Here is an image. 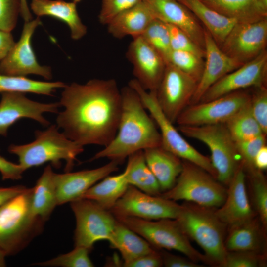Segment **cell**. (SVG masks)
Here are the masks:
<instances>
[{"label":"cell","mask_w":267,"mask_h":267,"mask_svg":"<svg viewBox=\"0 0 267 267\" xmlns=\"http://www.w3.org/2000/svg\"><path fill=\"white\" fill-rule=\"evenodd\" d=\"M253 192V200L262 226L266 231L267 227V185L261 170L247 171Z\"/></svg>","instance_id":"36"},{"label":"cell","mask_w":267,"mask_h":267,"mask_svg":"<svg viewBox=\"0 0 267 267\" xmlns=\"http://www.w3.org/2000/svg\"><path fill=\"white\" fill-rule=\"evenodd\" d=\"M82 0H73V1L74 2L76 3H77L79 2H80Z\"/></svg>","instance_id":"53"},{"label":"cell","mask_w":267,"mask_h":267,"mask_svg":"<svg viewBox=\"0 0 267 267\" xmlns=\"http://www.w3.org/2000/svg\"><path fill=\"white\" fill-rule=\"evenodd\" d=\"M126 56L133 67L135 79L149 91H156L163 75L166 62L141 36L133 38Z\"/></svg>","instance_id":"18"},{"label":"cell","mask_w":267,"mask_h":267,"mask_svg":"<svg viewBox=\"0 0 267 267\" xmlns=\"http://www.w3.org/2000/svg\"><path fill=\"white\" fill-rule=\"evenodd\" d=\"M251 95L241 90L186 107L178 116V126L225 124L247 104Z\"/></svg>","instance_id":"13"},{"label":"cell","mask_w":267,"mask_h":267,"mask_svg":"<svg viewBox=\"0 0 267 267\" xmlns=\"http://www.w3.org/2000/svg\"><path fill=\"white\" fill-rule=\"evenodd\" d=\"M220 14L247 23L267 19V4L262 0H200Z\"/></svg>","instance_id":"26"},{"label":"cell","mask_w":267,"mask_h":267,"mask_svg":"<svg viewBox=\"0 0 267 267\" xmlns=\"http://www.w3.org/2000/svg\"><path fill=\"white\" fill-rule=\"evenodd\" d=\"M77 3L63 0H32L30 7L37 16H49L66 23L70 28L71 38L78 40L87 32L77 11Z\"/></svg>","instance_id":"23"},{"label":"cell","mask_w":267,"mask_h":267,"mask_svg":"<svg viewBox=\"0 0 267 267\" xmlns=\"http://www.w3.org/2000/svg\"><path fill=\"white\" fill-rule=\"evenodd\" d=\"M245 168L240 161L230 180L223 203L215 210L218 218L228 228L252 220L254 217L245 184Z\"/></svg>","instance_id":"19"},{"label":"cell","mask_w":267,"mask_h":267,"mask_svg":"<svg viewBox=\"0 0 267 267\" xmlns=\"http://www.w3.org/2000/svg\"><path fill=\"white\" fill-rule=\"evenodd\" d=\"M60 106L59 102L44 103L28 98L25 93L9 92L1 93L0 102V135L6 136L10 127L23 118L34 120L44 126L50 122L43 114L56 113Z\"/></svg>","instance_id":"17"},{"label":"cell","mask_w":267,"mask_h":267,"mask_svg":"<svg viewBox=\"0 0 267 267\" xmlns=\"http://www.w3.org/2000/svg\"><path fill=\"white\" fill-rule=\"evenodd\" d=\"M181 207L174 201L148 194L129 185L109 211L115 217H133L147 220L176 219Z\"/></svg>","instance_id":"11"},{"label":"cell","mask_w":267,"mask_h":267,"mask_svg":"<svg viewBox=\"0 0 267 267\" xmlns=\"http://www.w3.org/2000/svg\"><path fill=\"white\" fill-rule=\"evenodd\" d=\"M168 63L187 74L197 83L201 78L204 65L203 57L180 50H172L168 58Z\"/></svg>","instance_id":"37"},{"label":"cell","mask_w":267,"mask_h":267,"mask_svg":"<svg viewBox=\"0 0 267 267\" xmlns=\"http://www.w3.org/2000/svg\"><path fill=\"white\" fill-rule=\"evenodd\" d=\"M267 41V19L236 23L220 47L226 55L244 64L266 50Z\"/></svg>","instance_id":"15"},{"label":"cell","mask_w":267,"mask_h":267,"mask_svg":"<svg viewBox=\"0 0 267 267\" xmlns=\"http://www.w3.org/2000/svg\"><path fill=\"white\" fill-rule=\"evenodd\" d=\"M251 95L250 105L252 113L263 133L267 134V89L265 86L256 88Z\"/></svg>","instance_id":"42"},{"label":"cell","mask_w":267,"mask_h":267,"mask_svg":"<svg viewBox=\"0 0 267 267\" xmlns=\"http://www.w3.org/2000/svg\"><path fill=\"white\" fill-rule=\"evenodd\" d=\"M32 188L0 207V249L6 255L22 249L42 228L44 222L32 213Z\"/></svg>","instance_id":"5"},{"label":"cell","mask_w":267,"mask_h":267,"mask_svg":"<svg viewBox=\"0 0 267 267\" xmlns=\"http://www.w3.org/2000/svg\"><path fill=\"white\" fill-rule=\"evenodd\" d=\"M129 185L124 170L118 175H108L104 178L87 190L80 198L93 201L110 210L124 194Z\"/></svg>","instance_id":"31"},{"label":"cell","mask_w":267,"mask_h":267,"mask_svg":"<svg viewBox=\"0 0 267 267\" xmlns=\"http://www.w3.org/2000/svg\"><path fill=\"white\" fill-rule=\"evenodd\" d=\"M267 75V52L265 50L214 84L199 102L209 101L247 88L265 86Z\"/></svg>","instance_id":"16"},{"label":"cell","mask_w":267,"mask_h":267,"mask_svg":"<svg viewBox=\"0 0 267 267\" xmlns=\"http://www.w3.org/2000/svg\"><path fill=\"white\" fill-rule=\"evenodd\" d=\"M121 265L124 267H160L163 262L160 253L155 250Z\"/></svg>","instance_id":"45"},{"label":"cell","mask_w":267,"mask_h":267,"mask_svg":"<svg viewBox=\"0 0 267 267\" xmlns=\"http://www.w3.org/2000/svg\"><path fill=\"white\" fill-rule=\"evenodd\" d=\"M225 125L235 142L249 139L262 134H265L252 113L250 101Z\"/></svg>","instance_id":"34"},{"label":"cell","mask_w":267,"mask_h":267,"mask_svg":"<svg viewBox=\"0 0 267 267\" xmlns=\"http://www.w3.org/2000/svg\"><path fill=\"white\" fill-rule=\"evenodd\" d=\"M41 24L39 17L25 22L19 41L15 42L7 56L0 61V74L22 77L35 74L47 80L52 78L51 68L38 63L32 46V36Z\"/></svg>","instance_id":"14"},{"label":"cell","mask_w":267,"mask_h":267,"mask_svg":"<svg viewBox=\"0 0 267 267\" xmlns=\"http://www.w3.org/2000/svg\"><path fill=\"white\" fill-rule=\"evenodd\" d=\"M142 0H102L98 16L100 23L107 25L113 18Z\"/></svg>","instance_id":"43"},{"label":"cell","mask_w":267,"mask_h":267,"mask_svg":"<svg viewBox=\"0 0 267 267\" xmlns=\"http://www.w3.org/2000/svg\"><path fill=\"white\" fill-rule=\"evenodd\" d=\"M155 18L146 3L142 0L113 18L107 25L108 31L117 39L128 36L133 38L140 36Z\"/></svg>","instance_id":"25"},{"label":"cell","mask_w":267,"mask_h":267,"mask_svg":"<svg viewBox=\"0 0 267 267\" xmlns=\"http://www.w3.org/2000/svg\"><path fill=\"white\" fill-rule=\"evenodd\" d=\"M204 52L206 59L203 70L189 105L198 103L214 84L243 65L226 55L206 30L204 31Z\"/></svg>","instance_id":"21"},{"label":"cell","mask_w":267,"mask_h":267,"mask_svg":"<svg viewBox=\"0 0 267 267\" xmlns=\"http://www.w3.org/2000/svg\"><path fill=\"white\" fill-rule=\"evenodd\" d=\"M128 85L137 92L144 106L158 127L161 146L180 159L200 167L216 178L217 173L210 158L190 145L166 117L159 106L156 91L145 90L134 79L130 80Z\"/></svg>","instance_id":"7"},{"label":"cell","mask_w":267,"mask_h":267,"mask_svg":"<svg viewBox=\"0 0 267 267\" xmlns=\"http://www.w3.org/2000/svg\"><path fill=\"white\" fill-rule=\"evenodd\" d=\"M115 218L154 248L176 250L195 262L201 261L211 265L206 256L192 246L189 237L175 219H163L154 221L133 217Z\"/></svg>","instance_id":"8"},{"label":"cell","mask_w":267,"mask_h":267,"mask_svg":"<svg viewBox=\"0 0 267 267\" xmlns=\"http://www.w3.org/2000/svg\"><path fill=\"white\" fill-rule=\"evenodd\" d=\"M154 17L183 31L204 50V31L194 14L177 0H143Z\"/></svg>","instance_id":"22"},{"label":"cell","mask_w":267,"mask_h":267,"mask_svg":"<svg viewBox=\"0 0 267 267\" xmlns=\"http://www.w3.org/2000/svg\"><path fill=\"white\" fill-rule=\"evenodd\" d=\"M127 158L125 171L129 185L148 194L159 196L161 192L159 184L146 163L143 150L137 151Z\"/></svg>","instance_id":"32"},{"label":"cell","mask_w":267,"mask_h":267,"mask_svg":"<svg viewBox=\"0 0 267 267\" xmlns=\"http://www.w3.org/2000/svg\"><path fill=\"white\" fill-rule=\"evenodd\" d=\"M265 254L254 251H227L222 267H258L265 266Z\"/></svg>","instance_id":"39"},{"label":"cell","mask_w":267,"mask_h":267,"mask_svg":"<svg viewBox=\"0 0 267 267\" xmlns=\"http://www.w3.org/2000/svg\"><path fill=\"white\" fill-rule=\"evenodd\" d=\"M213 209L185 203L181 205L175 220L186 235L203 249L211 265L221 267L227 252L225 245L226 226Z\"/></svg>","instance_id":"4"},{"label":"cell","mask_w":267,"mask_h":267,"mask_svg":"<svg viewBox=\"0 0 267 267\" xmlns=\"http://www.w3.org/2000/svg\"><path fill=\"white\" fill-rule=\"evenodd\" d=\"M121 93L122 111L116 134L90 161L107 158L121 164L137 151L161 146L159 131L137 92L128 85Z\"/></svg>","instance_id":"2"},{"label":"cell","mask_w":267,"mask_h":267,"mask_svg":"<svg viewBox=\"0 0 267 267\" xmlns=\"http://www.w3.org/2000/svg\"><path fill=\"white\" fill-rule=\"evenodd\" d=\"M163 265L166 267H201V265L189 258H183L165 251L160 252Z\"/></svg>","instance_id":"47"},{"label":"cell","mask_w":267,"mask_h":267,"mask_svg":"<svg viewBox=\"0 0 267 267\" xmlns=\"http://www.w3.org/2000/svg\"><path fill=\"white\" fill-rule=\"evenodd\" d=\"M27 189V188L21 185L8 187H0V207Z\"/></svg>","instance_id":"49"},{"label":"cell","mask_w":267,"mask_h":267,"mask_svg":"<svg viewBox=\"0 0 267 267\" xmlns=\"http://www.w3.org/2000/svg\"><path fill=\"white\" fill-rule=\"evenodd\" d=\"M63 89L59 103L64 109L56 118L58 128L81 146H107L116 134L122 111L116 80L93 79Z\"/></svg>","instance_id":"1"},{"label":"cell","mask_w":267,"mask_h":267,"mask_svg":"<svg viewBox=\"0 0 267 267\" xmlns=\"http://www.w3.org/2000/svg\"><path fill=\"white\" fill-rule=\"evenodd\" d=\"M119 163L110 161L100 167L55 175L58 205L80 198L94 184L118 170Z\"/></svg>","instance_id":"20"},{"label":"cell","mask_w":267,"mask_h":267,"mask_svg":"<svg viewBox=\"0 0 267 267\" xmlns=\"http://www.w3.org/2000/svg\"><path fill=\"white\" fill-rule=\"evenodd\" d=\"M25 171L18 164L10 162L0 156V173L3 180H18L22 178Z\"/></svg>","instance_id":"46"},{"label":"cell","mask_w":267,"mask_h":267,"mask_svg":"<svg viewBox=\"0 0 267 267\" xmlns=\"http://www.w3.org/2000/svg\"><path fill=\"white\" fill-rule=\"evenodd\" d=\"M58 129L54 124L45 130H37L34 141L23 145H11L8 150L18 157L19 164L25 171L47 162L59 168L63 160L66 162V172H69L77 157L83 152L84 146L68 138Z\"/></svg>","instance_id":"3"},{"label":"cell","mask_w":267,"mask_h":267,"mask_svg":"<svg viewBox=\"0 0 267 267\" xmlns=\"http://www.w3.org/2000/svg\"><path fill=\"white\" fill-rule=\"evenodd\" d=\"M66 84L60 81L43 82L26 77L0 74V93L19 92L52 95L56 89L63 88Z\"/></svg>","instance_id":"33"},{"label":"cell","mask_w":267,"mask_h":267,"mask_svg":"<svg viewBox=\"0 0 267 267\" xmlns=\"http://www.w3.org/2000/svg\"><path fill=\"white\" fill-rule=\"evenodd\" d=\"M15 44L11 32L0 30V61L7 56Z\"/></svg>","instance_id":"48"},{"label":"cell","mask_w":267,"mask_h":267,"mask_svg":"<svg viewBox=\"0 0 267 267\" xmlns=\"http://www.w3.org/2000/svg\"><path fill=\"white\" fill-rule=\"evenodd\" d=\"M90 250L83 247L75 246L71 251L48 261L34 264L41 266L62 267H93L89 257Z\"/></svg>","instance_id":"38"},{"label":"cell","mask_w":267,"mask_h":267,"mask_svg":"<svg viewBox=\"0 0 267 267\" xmlns=\"http://www.w3.org/2000/svg\"><path fill=\"white\" fill-rule=\"evenodd\" d=\"M21 10L20 15L25 22L29 21L33 19L32 15L28 6L27 0H21Z\"/></svg>","instance_id":"51"},{"label":"cell","mask_w":267,"mask_h":267,"mask_svg":"<svg viewBox=\"0 0 267 267\" xmlns=\"http://www.w3.org/2000/svg\"><path fill=\"white\" fill-rule=\"evenodd\" d=\"M225 240L227 251H254L262 252L263 240L266 231L256 218L229 227Z\"/></svg>","instance_id":"28"},{"label":"cell","mask_w":267,"mask_h":267,"mask_svg":"<svg viewBox=\"0 0 267 267\" xmlns=\"http://www.w3.org/2000/svg\"><path fill=\"white\" fill-rule=\"evenodd\" d=\"M254 165L255 168L259 170H265L267 168V147L264 145L256 155Z\"/></svg>","instance_id":"50"},{"label":"cell","mask_w":267,"mask_h":267,"mask_svg":"<svg viewBox=\"0 0 267 267\" xmlns=\"http://www.w3.org/2000/svg\"><path fill=\"white\" fill-rule=\"evenodd\" d=\"M185 6L206 28L220 46L236 23L214 10L200 0H177Z\"/></svg>","instance_id":"29"},{"label":"cell","mask_w":267,"mask_h":267,"mask_svg":"<svg viewBox=\"0 0 267 267\" xmlns=\"http://www.w3.org/2000/svg\"><path fill=\"white\" fill-rule=\"evenodd\" d=\"M167 25L172 50L187 51L204 57V50L198 46L183 31L172 25Z\"/></svg>","instance_id":"41"},{"label":"cell","mask_w":267,"mask_h":267,"mask_svg":"<svg viewBox=\"0 0 267 267\" xmlns=\"http://www.w3.org/2000/svg\"><path fill=\"white\" fill-rule=\"evenodd\" d=\"M141 36L159 52L167 63L168 57L172 50L167 24L155 18Z\"/></svg>","instance_id":"35"},{"label":"cell","mask_w":267,"mask_h":267,"mask_svg":"<svg viewBox=\"0 0 267 267\" xmlns=\"http://www.w3.org/2000/svg\"><path fill=\"white\" fill-rule=\"evenodd\" d=\"M70 203L76 222L75 246L90 251L96 242L108 240L117 222L109 210L87 199L80 198Z\"/></svg>","instance_id":"10"},{"label":"cell","mask_w":267,"mask_h":267,"mask_svg":"<svg viewBox=\"0 0 267 267\" xmlns=\"http://www.w3.org/2000/svg\"><path fill=\"white\" fill-rule=\"evenodd\" d=\"M178 130L185 136L198 140L208 147L217 179L228 186L240 163V157L235 141L225 124L178 126Z\"/></svg>","instance_id":"9"},{"label":"cell","mask_w":267,"mask_h":267,"mask_svg":"<svg viewBox=\"0 0 267 267\" xmlns=\"http://www.w3.org/2000/svg\"><path fill=\"white\" fill-rule=\"evenodd\" d=\"M108 241L111 248L119 252L123 262L131 261L155 250L144 238L117 220Z\"/></svg>","instance_id":"30"},{"label":"cell","mask_w":267,"mask_h":267,"mask_svg":"<svg viewBox=\"0 0 267 267\" xmlns=\"http://www.w3.org/2000/svg\"><path fill=\"white\" fill-rule=\"evenodd\" d=\"M146 163L157 179L161 191L171 189L182 169L180 158L161 146L143 150Z\"/></svg>","instance_id":"24"},{"label":"cell","mask_w":267,"mask_h":267,"mask_svg":"<svg viewBox=\"0 0 267 267\" xmlns=\"http://www.w3.org/2000/svg\"><path fill=\"white\" fill-rule=\"evenodd\" d=\"M174 185L160 196L174 201L184 200L211 208L220 207L227 190L200 167L185 160Z\"/></svg>","instance_id":"6"},{"label":"cell","mask_w":267,"mask_h":267,"mask_svg":"<svg viewBox=\"0 0 267 267\" xmlns=\"http://www.w3.org/2000/svg\"><path fill=\"white\" fill-rule=\"evenodd\" d=\"M197 82L170 63H167L161 82L156 90L159 106L172 123L189 105Z\"/></svg>","instance_id":"12"},{"label":"cell","mask_w":267,"mask_h":267,"mask_svg":"<svg viewBox=\"0 0 267 267\" xmlns=\"http://www.w3.org/2000/svg\"><path fill=\"white\" fill-rule=\"evenodd\" d=\"M6 255L0 249V267L5 266V257Z\"/></svg>","instance_id":"52"},{"label":"cell","mask_w":267,"mask_h":267,"mask_svg":"<svg viewBox=\"0 0 267 267\" xmlns=\"http://www.w3.org/2000/svg\"><path fill=\"white\" fill-rule=\"evenodd\" d=\"M54 173L48 165L32 188L31 207L33 214L45 221L58 205Z\"/></svg>","instance_id":"27"},{"label":"cell","mask_w":267,"mask_h":267,"mask_svg":"<svg viewBox=\"0 0 267 267\" xmlns=\"http://www.w3.org/2000/svg\"><path fill=\"white\" fill-rule=\"evenodd\" d=\"M265 134H262L254 138L235 142L237 153L244 165L245 170L255 169L254 158L258 151L265 145Z\"/></svg>","instance_id":"40"},{"label":"cell","mask_w":267,"mask_h":267,"mask_svg":"<svg viewBox=\"0 0 267 267\" xmlns=\"http://www.w3.org/2000/svg\"><path fill=\"white\" fill-rule=\"evenodd\" d=\"M21 0H0V30L11 32L21 14Z\"/></svg>","instance_id":"44"}]
</instances>
